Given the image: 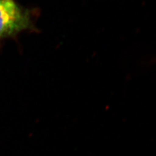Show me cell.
<instances>
[{"label":"cell","instance_id":"6da1fadb","mask_svg":"<svg viewBox=\"0 0 156 156\" xmlns=\"http://www.w3.org/2000/svg\"><path fill=\"white\" fill-rule=\"evenodd\" d=\"M35 16L34 11L23 7L16 0H0V40L33 30Z\"/></svg>","mask_w":156,"mask_h":156}]
</instances>
